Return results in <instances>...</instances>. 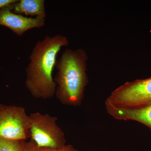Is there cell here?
<instances>
[{
  "instance_id": "6da1fadb",
  "label": "cell",
  "mask_w": 151,
  "mask_h": 151,
  "mask_svg": "<svg viewBox=\"0 0 151 151\" xmlns=\"http://www.w3.org/2000/svg\"><path fill=\"white\" fill-rule=\"evenodd\" d=\"M68 44L67 38L61 35H46L36 43L25 69V84L33 97L48 100L55 95L57 85L52 73L58 52Z\"/></svg>"
},
{
  "instance_id": "277c9868",
  "label": "cell",
  "mask_w": 151,
  "mask_h": 151,
  "mask_svg": "<svg viewBox=\"0 0 151 151\" xmlns=\"http://www.w3.org/2000/svg\"><path fill=\"white\" fill-rule=\"evenodd\" d=\"M105 103L123 108H135L151 103V77L127 82L111 92Z\"/></svg>"
},
{
  "instance_id": "8fae6325",
  "label": "cell",
  "mask_w": 151,
  "mask_h": 151,
  "mask_svg": "<svg viewBox=\"0 0 151 151\" xmlns=\"http://www.w3.org/2000/svg\"><path fill=\"white\" fill-rule=\"evenodd\" d=\"M41 151H79L74 148L73 146L70 145H65L62 147L57 149L48 148H40Z\"/></svg>"
},
{
  "instance_id": "30bf717a",
  "label": "cell",
  "mask_w": 151,
  "mask_h": 151,
  "mask_svg": "<svg viewBox=\"0 0 151 151\" xmlns=\"http://www.w3.org/2000/svg\"><path fill=\"white\" fill-rule=\"evenodd\" d=\"M22 151H41L35 142L31 139L27 142H25Z\"/></svg>"
},
{
  "instance_id": "9c48e42d",
  "label": "cell",
  "mask_w": 151,
  "mask_h": 151,
  "mask_svg": "<svg viewBox=\"0 0 151 151\" xmlns=\"http://www.w3.org/2000/svg\"><path fill=\"white\" fill-rule=\"evenodd\" d=\"M23 140H14L0 137V151H22Z\"/></svg>"
},
{
  "instance_id": "7a4b0ae2",
  "label": "cell",
  "mask_w": 151,
  "mask_h": 151,
  "mask_svg": "<svg viewBox=\"0 0 151 151\" xmlns=\"http://www.w3.org/2000/svg\"><path fill=\"white\" fill-rule=\"evenodd\" d=\"M86 51L82 48H67L57 60V70L53 78L57 86L55 95L63 105H81L85 87L88 83Z\"/></svg>"
},
{
  "instance_id": "8992f818",
  "label": "cell",
  "mask_w": 151,
  "mask_h": 151,
  "mask_svg": "<svg viewBox=\"0 0 151 151\" xmlns=\"http://www.w3.org/2000/svg\"><path fill=\"white\" fill-rule=\"evenodd\" d=\"M13 4L0 10V25L12 30L17 35L21 36L26 32L35 28H41L45 24V18L36 17H27L13 12Z\"/></svg>"
},
{
  "instance_id": "ba28073f",
  "label": "cell",
  "mask_w": 151,
  "mask_h": 151,
  "mask_svg": "<svg viewBox=\"0 0 151 151\" xmlns=\"http://www.w3.org/2000/svg\"><path fill=\"white\" fill-rule=\"evenodd\" d=\"M44 0H20L13 4V12L17 14L46 17Z\"/></svg>"
},
{
  "instance_id": "3957f363",
  "label": "cell",
  "mask_w": 151,
  "mask_h": 151,
  "mask_svg": "<svg viewBox=\"0 0 151 151\" xmlns=\"http://www.w3.org/2000/svg\"><path fill=\"white\" fill-rule=\"evenodd\" d=\"M29 116L31 139L39 148L57 149L65 145V134L57 124V117L39 112Z\"/></svg>"
},
{
  "instance_id": "52a82bcc",
  "label": "cell",
  "mask_w": 151,
  "mask_h": 151,
  "mask_svg": "<svg viewBox=\"0 0 151 151\" xmlns=\"http://www.w3.org/2000/svg\"><path fill=\"white\" fill-rule=\"evenodd\" d=\"M105 104L108 114L115 119L137 121L148 127L151 131V103L135 108H119L108 103Z\"/></svg>"
},
{
  "instance_id": "5b68a950",
  "label": "cell",
  "mask_w": 151,
  "mask_h": 151,
  "mask_svg": "<svg viewBox=\"0 0 151 151\" xmlns=\"http://www.w3.org/2000/svg\"><path fill=\"white\" fill-rule=\"evenodd\" d=\"M30 137L29 116L24 108L0 105V137L24 141Z\"/></svg>"
},
{
  "instance_id": "7c38bea8",
  "label": "cell",
  "mask_w": 151,
  "mask_h": 151,
  "mask_svg": "<svg viewBox=\"0 0 151 151\" xmlns=\"http://www.w3.org/2000/svg\"><path fill=\"white\" fill-rule=\"evenodd\" d=\"M17 0H0V10L6 6L17 2Z\"/></svg>"
}]
</instances>
